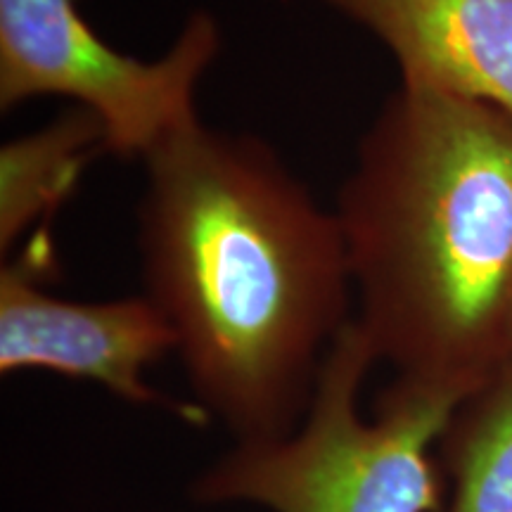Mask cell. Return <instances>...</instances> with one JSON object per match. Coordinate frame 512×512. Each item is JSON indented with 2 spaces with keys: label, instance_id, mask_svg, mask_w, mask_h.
Here are the masks:
<instances>
[{
  "label": "cell",
  "instance_id": "obj_7",
  "mask_svg": "<svg viewBox=\"0 0 512 512\" xmlns=\"http://www.w3.org/2000/svg\"><path fill=\"white\" fill-rule=\"evenodd\" d=\"M107 152L105 128L93 112L74 107L29 136L0 147V247L8 252L38 221L48 226L72 195L88 162Z\"/></svg>",
  "mask_w": 512,
  "mask_h": 512
},
{
  "label": "cell",
  "instance_id": "obj_5",
  "mask_svg": "<svg viewBox=\"0 0 512 512\" xmlns=\"http://www.w3.org/2000/svg\"><path fill=\"white\" fill-rule=\"evenodd\" d=\"M48 230L0 271V373L24 370L86 380L136 406H169L204 422L200 406H178L145 380L147 368L176 354V337L145 294L112 302H64L41 290L53 266Z\"/></svg>",
  "mask_w": 512,
  "mask_h": 512
},
{
  "label": "cell",
  "instance_id": "obj_8",
  "mask_svg": "<svg viewBox=\"0 0 512 512\" xmlns=\"http://www.w3.org/2000/svg\"><path fill=\"white\" fill-rule=\"evenodd\" d=\"M437 448L448 512H512V366L460 403Z\"/></svg>",
  "mask_w": 512,
  "mask_h": 512
},
{
  "label": "cell",
  "instance_id": "obj_3",
  "mask_svg": "<svg viewBox=\"0 0 512 512\" xmlns=\"http://www.w3.org/2000/svg\"><path fill=\"white\" fill-rule=\"evenodd\" d=\"M377 363L351 318L325 356L302 425L235 444L192 479L197 505H259L271 512H439L444 467L434 446L467 396L396 377L361 415V387Z\"/></svg>",
  "mask_w": 512,
  "mask_h": 512
},
{
  "label": "cell",
  "instance_id": "obj_1",
  "mask_svg": "<svg viewBox=\"0 0 512 512\" xmlns=\"http://www.w3.org/2000/svg\"><path fill=\"white\" fill-rule=\"evenodd\" d=\"M143 164V294L174 330L197 406L238 444L287 437L351 320L335 211L273 147L202 121Z\"/></svg>",
  "mask_w": 512,
  "mask_h": 512
},
{
  "label": "cell",
  "instance_id": "obj_6",
  "mask_svg": "<svg viewBox=\"0 0 512 512\" xmlns=\"http://www.w3.org/2000/svg\"><path fill=\"white\" fill-rule=\"evenodd\" d=\"M387 46L401 83L512 117V0H325Z\"/></svg>",
  "mask_w": 512,
  "mask_h": 512
},
{
  "label": "cell",
  "instance_id": "obj_2",
  "mask_svg": "<svg viewBox=\"0 0 512 512\" xmlns=\"http://www.w3.org/2000/svg\"><path fill=\"white\" fill-rule=\"evenodd\" d=\"M335 216L377 361L470 396L512 366V117L401 83Z\"/></svg>",
  "mask_w": 512,
  "mask_h": 512
},
{
  "label": "cell",
  "instance_id": "obj_4",
  "mask_svg": "<svg viewBox=\"0 0 512 512\" xmlns=\"http://www.w3.org/2000/svg\"><path fill=\"white\" fill-rule=\"evenodd\" d=\"M221 53V29L195 12L157 60L107 46L76 0H0V107L57 95L93 112L107 152L145 159L195 124V93Z\"/></svg>",
  "mask_w": 512,
  "mask_h": 512
}]
</instances>
